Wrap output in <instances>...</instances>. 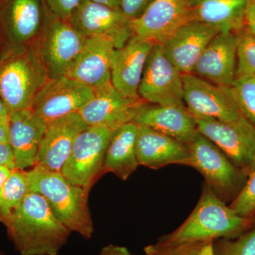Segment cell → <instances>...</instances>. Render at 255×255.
Here are the masks:
<instances>
[{
  "mask_svg": "<svg viewBox=\"0 0 255 255\" xmlns=\"http://www.w3.org/2000/svg\"><path fill=\"white\" fill-rule=\"evenodd\" d=\"M6 228L21 255H58L71 233L57 219L46 199L31 191Z\"/></svg>",
  "mask_w": 255,
  "mask_h": 255,
  "instance_id": "cell-1",
  "label": "cell"
},
{
  "mask_svg": "<svg viewBox=\"0 0 255 255\" xmlns=\"http://www.w3.org/2000/svg\"><path fill=\"white\" fill-rule=\"evenodd\" d=\"M253 227L251 219L239 216L204 183L199 200L189 217L157 242L163 244L214 242L238 237Z\"/></svg>",
  "mask_w": 255,
  "mask_h": 255,
  "instance_id": "cell-2",
  "label": "cell"
},
{
  "mask_svg": "<svg viewBox=\"0 0 255 255\" xmlns=\"http://www.w3.org/2000/svg\"><path fill=\"white\" fill-rule=\"evenodd\" d=\"M28 191L41 194L57 219L70 232L91 239L95 228L88 206L90 190L69 182L61 172L35 165L26 170Z\"/></svg>",
  "mask_w": 255,
  "mask_h": 255,
  "instance_id": "cell-3",
  "label": "cell"
},
{
  "mask_svg": "<svg viewBox=\"0 0 255 255\" xmlns=\"http://www.w3.org/2000/svg\"><path fill=\"white\" fill-rule=\"evenodd\" d=\"M48 79L36 47H10L0 58V96L9 114L31 109Z\"/></svg>",
  "mask_w": 255,
  "mask_h": 255,
  "instance_id": "cell-4",
  "label": "cell"
},
{
  "mask_svg": "<svg viewBox=\"0 0 255 255\" xmlns=\"http://www.w3.org/2000/svg\"><path fill=\"white\" fill-rule=\"evenodd\" d=\"M188 145L191 152L190 167L196 169L204 177L206 185L229 205L244 187L248 175L199 131Z\"/></svg>",
  "mask_w": 255,
  "mask_h": 255,
  "instance_id": "cell-5",
  "label": "cell"
},
{
  "mask_svg": "<svg viewBox=\"0 0 255 255\" xmlns=\"http://www.w3.org/2000/svg\"><path fill=\"white\" fill-rule=\"evenodd\" d=\"M112 130L105 127H88L74 142L61 174L74 184L90 190L103 174L104 162Z\"/></svg>",
  "mask_w": 255,
  "mask_h": 255,
  "instance_id": "cell-6",
  "label": "cell"
},
{
  "mask_svg": "<svg viewBox=\"0 0 255 255\" xmlns=\"http://www.w3.org/2000/svg\"><path fill=\"white\" fill-rule=\"evenodd\" d=\"M37 51L49 78L66 75L87 37L79 33L70 22L47 11L46 23L41 31Z\"/></svg>",
  "mask_w": 255,
  "mask_h": 255,
  "instance_id": "cell-7",
  "label": "cell"
},
{
  "mask_svg": "<svg viewBox=\"0 0 255 255\" xmlns=\"http://www.w3.org/2000/svg\"><path fill=\"white\" fill-rule=\"evenodd\" d=\"M198 131L249 175L255 165V127L245 117L231 122L194 119Z\"/></svg>",
  "mask_w": 255,
  "mask_h": 255,
  "instance_id": "cell-8",
  "label": "cell"
},
{
  "mask_svg": "<svg viewBox=\"0 0 255 255\" xmlns=\"http://www.w3.org/2000/svg\"><path fill=\"white\" fill-rule=\"evenodd\" d=\"M184 102L194 119L237 121L242 114L232 88L211 83L194 74H183Z\"/></svg>",
  "mask_w": 255,
  "mask_h": 255,
  "instance_id": "cell-9",
  "label": "cell"
},
{
  "mask_svg": "<svg viewBox=\"0 0 255 255\" xmlns=\"http://www.w3.org/2000/svg\"><path fill=\"white\" fill-rule=\"evenodd\" d=\"M139 96L152 105L185 106L183 74L158 43L153 45L146 62Z\"/></svg>",
  "mask_w": 255,
  "mask_h": 255,
  "instance_id": "cell-10",
  "label": "cell"
},
{
  "mask_svg": "<svg viewBox=\"0 0 255 255\" xmlns=\"http://www.w3.org/2000/svg\"><path fill=\"white\" fill-rule=\"evenodd\" d=\"M93 96V89L66 75L49 78L36 95L31 110L49 123L78 113Z\"/></svg>",
  "mask_w": 255,
  "mask_h": 255,
  "instance_id": "cell-11",
  "label": "cell"
},
{
  "mask_svg": "<svg viewBox=\"0 0 255 255\" xmlns=\"http://www.w3.org/2000/svg\"><path fill=\"white\" fill-rule=\"evenodd\" d=\"M148 102L141 97L129 98L120 93L112 83L94 90L92 100L78 111L89 127H105L113 131L133 122L140 109Z\"/></svg>",
  "mask_w": 255,
  "mask_h": 255,
  "instance_id": "cell-12",
  "label": "cell"
},
{
  "mask_svg": "<svg viewBox=\"0 0 255 255\" xmlns=\"http://www.w3.org/2000/svg\"><path fill=\"white\" fill-rule=\"evenodd\" d=\"M69 22L84 36H102L110 40L116 49L132 36L130 20L120 9L83 0Z\"/></svg>",
  "mask_w": 255,
  "mask_h": 255,
  "instance_id": "cell-13",
  "label": "cell"
},
{
  "mask_svg": "<svg viewBox=\"0 0 255 255\" xmlns=\"http://www.w3.org/2000/svg\"><path fill=\"white\" fill-rule=\"evenodd\" d=\"M192 20L191 0H155L130 25L135 36L162 45Z\"/></svg>",
  "mask_w": 255,
  "mask_h": 255,
  "instance_id": "cell-14",
  "label": "cell"
},
{
  "mask_svg": "<svg viewBox=\"0 0 255 255\" xmlns=\"http://www.w3.org/2000/svg\"><path fill=\"white\" fill-rule=\"evenodd\" d=\"M46 18L43 0H0V28L8 48L28 46L41 33Z\"/></svg>",
  "mask_w": 255,
  "mask_h": 255,
  "instance_id": "cell-15",
  "label": "cell"
},
{
  "mask_svg": "<svg viewBox=\"0 0 255 255\" xmlns=\"http://www.w3.org/2000/svg\"><path fill=\"white\" fill-rule=\"evenodd\" d=\"M88 127L78 113L71 114L48 123L35 165L52 172H61L75 139Z\"/></svg>",
  "mask_w": 255,
  "mask_h": 255,
  "instance_id": "cell-16",
  "label": "cell"
},
{
  "mask_svg": "<svg viewBox=\"0 0 255 255\" xmlns=\"http://www.w3.org/2000/svg\"><path fill=\"white\" fill-rule=\"evenodd\" d=\"M115 49L113 43L105 37H88L66 76L93 90L112 83V60Z\"/></svg>",
  "mask_w": 255,
  "mask_h": 255,
  "instance_id": "cell-17",
  "label": "cell"
},
{
  "mask_svg": "<svg viewBox=\"0 0 255 255\" xmlns=\"http://www.w3.org/2000/svg\"><path fill=\"white\" fill-rule=\"evenodd\" d=\"M237 55L234 33H219L203 50L191 74L215 85L232 87L236 80Z\"/></svg>",
  "mask_w": 255,
  "mask_h": 255,
  "instance_id": "cell-18",
  "label": "cell"
},
{
  "mask_svg": "<svg viewBox=\"0 0 255 255\" xmlns=\"http://www.w3.org/2000/svg\"><path fill=\"white\" fill-rule=\"evenodd\" d=\"M48 123L31 109L9 114V144L15 169L26 170L36 164Z\"/></svg>",
  "mask_w": 255,
  "mask_h": 255,
  "instance_id": "cell-19",
  "label": "cell"
},
{
  "mask_svg": "<svg viewBox=\"0 0 255 255\" xmlns=\"http://www.w3.org/2000/svg\"><path fill=\"white\" fill-rule=\"evenodd\" d=\"M135 150L139 165L147 168L159 169L169 164L190 167L187 143L148 127L137 125Z\"/></svg>",
  "mask_w": 255,
  "mask_h": 255,
  "instance_id": "cell-20",
  "label": "cell"
},
{
  "mask_svg": "<svg viewBox=\"0 0 255 255\" xmlns=\"http://www.w3.org/2000/svg\"><path fill=\"white\" fill-rule=\"evenodd\" d=\"M154 43L132 36L122 48L115 49L112 65V83L129 98H138L146 62Z\"/></svg>",
  "mask_w": 255,
  "mask_h": 255,
  "instance_id": "cell-21",
  "label": "cell"
},
{
  "mask_svg": "<svg viewBox=\"0 0 255 255\" xmlns=\"http://www.w3.org/2000/svg\"><path fill=\"white\" fill-rule=\"evenodd\" d=\"M220 32L192 20L181 26L162 45L170 61L182 74H190L203 50Z\"/></svg>",
  "mask_w": 255,
  "mask_h": 255,
  "instance_id": "cell-22",
  "label": "cell"
},
{
  "mask_svg": "<svg viewBox=\"0 0 255 255\" xmlns=\"http://www.w3.org/2000/svg\"><path fill=\"white\" fill-rule=\"evenodd\" d=\"M132 122L187 144L198 132L195 119L188 112L186 106L147 103L140 109Z\"/></svg>",
  "mask_w": 255,
  "mask_h": 255,
  "instance_id": "cell-23",
  "label": "cell"
},
{
  "mask_svg": "<svg viewBox=\"0 0 255 255\" xmlns=\"http://www.w3.org/2000/svg\"><path fill=\"white\" fill-rule=\"evenodd\" d=\"M137 125L130 122L114 130L104 162L103 174L112 173L127 181L138 167L135 143Z\"/></svg>",
  "mask_w": 255,
  "mask_h": 255,
  "instance_id": "cell-24",
  "label": "cell"
},
{
  "mask_svg": "<svg viewBox=\"0 0 255 255\" xmlns=\"http://www.w3.org/2000/svg\"><path fill=\"white\" fill-rule=\"evenodd\" d=\"M247 0H191L193 20L220 33H236L245 26Z\"/></svg>",
  "mask_w": 255,
  "mask_h": 255,
  "instance_id": "cell-25",
  "label": "cell"
},
{
  "mask_svg": "<svg viewBox=\"0 0 255 255\" xmlns=\"http://www.w3.org/2000/svg\"><path fill=\"white\" fill-rule=\"evenodd\" d=\"M28 191L26 170L14 169L0 189V223L6 227Z\"/></svg>",
  "mask_w": 255,
  "mask_h": 255,
  "instance_id": "cell-26",
  "label": "cell"
},
{
  "mask_svg": "<svg viewBox=\"0 0 255 255\" xmlns=\"http://www.w3.org/2000/svg\"><path fill=\"white\" fill-rule=\"evenodd\" d=\"M236 38V79L255 75V36L246 27L235 33Z\"/></svg>",
  "mask_w": 255,
  "mask_h": 255,
  "instance_id": "cell-27",
  "label": "cell"
},
{
  "mask_svg": "<svg viewBox=\"0 0 255 255\" xmlns=\"http://www.w3.org/2000/svg\"><path fill=\"white\" fill-rule=\"evenodd\" d=\"M214 255H255V226L234 238L213 242Z\"/></svg>",
  "mask_w": 255,
  "mask_h": 255,
  "instance_id": "cell-28",
  "label": "cell"
},
{
  "mask_svg": "<svg viewBox=\"0 0 255 255\" xmlns=\"http://www.w3.org/2000/svg\"><path fill=\"white\" fill-rule=\"evenodd\" d=\"M145 255H214L213 241L163 244L157 243L144 248Z\"/></svg>",
  "mask_w": 255,
  "mask_h": 255,
  "instance_id": "cell-29",
  "label": "cell"
},
{
  "mask_svg": "<svg viewBox=\"0 0 255 255\" xmlns=\"http://www.w3.org/2000/svg\"><path fill=\"white\" fill-rule=\"evenodd\" d=\"M231 88L242 114L255 127V75L236 79Z\"/></svg>",
  "mask_w": 255,
  "mask_h": 255,
  "instance_id": "cell-30",
  "label": "cell"
},
{
  "mask_svg": "<svg viewBox=\"0 0 255 255\" xmlns=\"http://www.w3.org/2000/svg\"><path fill=\"white\" fill-rule=\"evenodd\" d=\"M230 207L239 216L252 219L255 214V165L248 175V179L241 193Z\"/></svg>",
  "mask_w": 255,
  "mask_h": 255,
  "instance_id": "cell-31",
  "label": "cell"
},
{
  "mask_svg": "<svg viewBox=\"0 0 255 255\" xmlns=\"http://www.w3.org/2000/svg\"><path fill=\"white\" fill-rule=\"evenodd\" d=\"M83 0H43L47 11L53 16L69 21Z\"/></svg>",
  "mask_w": 255,
  "mask_h": 255,
  "instance_id": "cell-32",
  "label": "cell"
},
{
  "mask_svg": "<svg viewBox=\"0 0 255 255\" xmlns=\"http://www.w3.org/2000/svg\"><path fill=\"white\" fill-rule=\"evenodd\" d=\"M155 0H120V10L131 20L140 17Z\"/></svg>",
  "mask_w": 255,
  "mask_h": 255,
  "instance_id": "cell-33",
  "label": "cell"
},
{
  "mask_svg": "<svg viewBox=\"0 0 255 255\" xmlns=\"http://www.w3.org/2000/svg\"><path fill=\"white\" fill-rule=\"evenodd\" d=\"M245 27L255 36V0H247Z\"/></svg>",
  "mask_w": 255,
  "mask_h": 255,
  "instance_id": "cell-34",
  "label": "cell"
},
{
  "mask_svg": "<svg viewBox=\"0 0 255 255\" xmlns=\"http://www.w3.org/2000/svg\"><path fill=\"white\" fill-rule=\"evenodd\" d=\"M0 166L15 169L14 156L9 143L0 144Z\"/></svg>",
  "mask_w": 255,
  "mask_h": 255,
  "instance_id": "cell-35",
  "label": "cell"
},
{
  "mask_svg": "<svg viewBox=\"0 0 255 255\" xmlns=\"http://www.w3.org/2000/svg\"><path fill=\"white\" fill-rule=\"evenodd\" d=\"M97 255H134L127 248L116 245L104 247Z\"/></svg>",
  "mask_w": 255,
  "mask_h": 255,
  "instance_id": "cell-36",
  "label": "cell"
},
{
  "mask_svg": "<svg viewBox=\"0 0 255 255\" xmlns=\"http://www.w3.org/2000/svg\"><path fill=\"white\" fill-rule=\"evenodd\" d=\"M9 143V119L0 120V144Z\"/></svg>",
  "mask_w": 255,
  "mask_h": 255,
  "instance_id": "cell-37",
  "label": "cell"
},
{
  "mask_svg": "<svg viewBox=\"0 0 255 255\" xmlns=\"http://www.w3.org/2000/svg\"><path fill=\"white\" fill-rule=\"evenodd\" d=\"M13 170L14 169L6 167V166H0V189L4 185L5 182L9 177Z\"/></svg>",
  "mask_w": 255,
  "mask_h": 255,
  "instance_id": "cell-38",
  "label": "cell"
},
{
  "mask_svg": "<svg viewBox=\"0 0 255 255\" xmlns=\"http://www.w3.org/2000/svg\"><path fill=\"white\" fill-rule=\"evenodd\" d=\"M89 1L105 5L113 9H120V0H89Z\"/></svg>",
  "mask_w": 255,
  "mask_h": 255,
  "instance_id": "cell-39",
  "label": "cell"
},
{
  "mask_svg": "<svg viewBox=\"0 0 255 255\" xmlns=\"http://www.w3.org/2000/svg\"><path fill=\"white\" fill-rule=\"evenodd\" d=\"M9 112L8 111L7 107L5 105L4 101L1 99L0 96V120H5L9 119Z\"/></svg>",
  "mask_w": 255,
  "mask_h": 255,
  "instance_id": "cell-40",
  "label": "cell"
},
{
  "mask_svg": "<svg viewBox=\"0 0 255 255\" xmlns=\"http://www.w3.org/2000/svg\"><path fill=\"white\" fill-rule=\"evenodd\" d=\"M251 221H252V223H253V226H255V214L254 216H253V218H252Z\"/></svg>",
  "mask_w": 255,
  "mask_h": 255,
  "instance_id": "cell-41",
  "label": "cell"
},
{
  "mask_svg": "<svg viewBox=\"0 0 255 255\" xmlns=\"http://www.w3.org/2000/svg\"><path fill=\"white\" fill-rule=\"evenodd\" d=\"M0 255H5L4 254V253H1V252L0 251Z\"/></svg>",
  "mask_w": 255,
  "mask_h": 255,
  "instance_id": "cell-42",
  "label": "cell"
}]
</instances>
